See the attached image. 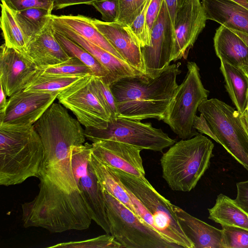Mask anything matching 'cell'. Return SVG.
Instances as JSON below:
<instances>
[{
  "mask_svg": "<svg viewBox=\"0 0 248 248\" xmlns=\"http://www.w3.org/2000/svg\"><path fill=\"white\" fill-rule=\"evenodd\" d=\"M181 62L170 64L155 78L142 74L122 78L110 89L116 100L118 117L132 120H163L178 86Z\"/></svg>",
  "mask_w": 248,
  "mask_h": 248,
  "instance_id": "obj_1",
  "label": "cell"
},
{
  "mask_svg": "<svg viewBox=\"0 0 248 248\" xmlns=\"http://www.w3.org/2000/svg\"><path fill=\"white\" fill-rule=\"evenodd\" d=\"M43 157V144L33 125L0 124V185L38 178Z\"/></svg>",
  "mask_w": 248,
  "mask_h": 248,
  "instance_id": "obj_2",
  "label": "cell"
},
{
  "mask_svg": "<svg viewBox=\"0 0 248 248\" xmlns=\"http://www.w3.org/2000/svg\"><path fill=\"white\" fill-rule=\"evenodd\" d=\"M214 144L202 134L170 146L160 158L162 177L174 191L189 192L209 167Z\"/></svg>",
  "mask_w": 248,
  "mask_h": 248,
  "instance_id": "obj_3",
  "label": "cell"
},
{
  "mask_svg": "<svg viewBox=\"0 0 248 248\" xmlns=\"http://www.w3.org/2000/svg\"><path fill=\"white\" fill-rule=\"evenodd\" d=\"M112 168V167H111ZM124 186L150 214L154 228L169 242L183 248H194L182 229L172 204L159 194L144 177H138L112 168Z\"/></svg>",
  "mask_w": 248,
  "mask_h": 248,
  "instance_id": "obj_4",
  "label": "cell"
},
{
  "mask_svg": "<svg viewBox=\"0 0 248 248\" xmlns=\"http://www.w3.org/2000/svg\"><path fill=\"white\" fill-rule=\"evenodd\" d=\"M218 143L248 171V133L241 114L217 98L205 99L198 107Z\"/></svg>",
  "mask_w": 248,
  "mask_h": 248,
  "instance_id": "obj_5",
  "label": "cell"
},
{
  "mask_svg": "<svg viewBox=\"0 0 248 248\" xmlns=\"http://www.w3.org/2000/svg\"><path fill=\"white\" fill-rule=\"evenodd\" d=\"M187 68L186 75L178 86L162 120L182 140L199 134L193 127L194 120L199 105L209 93L202 83L197 64L188 62Z\"/></svg>",
  "mask_w": 248,
  "mask_h": 248,
  "instance_id": "obj_6",
  "label": "cell"
},
{
  "mask_svg": "<svg viewBox=\"0 0 248 248\" xmlns=\"http://www.w3.org/2000/svg\"><path fill=\"white\" fill-rule=\"evenodd\" d=\"M110 234L126 248H180L166 240L103 189Z\"/></svg>",
  "mask_w": 248,
  "mask_h": 248,
  "instance_id": "obj_7",
  "label": "cell"
},
{
  "mask_svg": "<svg viewBox=\"0 0 248 248\" xmlns=\"http://www.w3.org/2000/svg\"><path fill=\"white\" fill-rule=\"evenodd\" d=\"M84 132L86 139L93 143L112 140L155 152H162L176 142L161 129L154 127L150 123L123 117L109 121L105 129L85 128Z\"/></svg>",
  "mask_w": 248,
  "mask_h": 248,
  "instance_id": "obj_8",
  "label": "cell"
},
{
  "mask_svg": "<svg viewBox=\"0 0 248 248\" xmlns=\"http://www.w3.org/2000/svg\"><path fill=\"white\" fill-rule=\"evenodd\" d=\"M93 75L84 76L61 91L57 98L69 109L85 128L105 129L110 118L97 97L92 86Z\"/></svg>",
  "mask_w": 248,
  "mask_h": 248,
  "instance_id": "obj_9",
  "label": "cell"
},
{
  "mask_svg": "<svg viewBox=\"0 0 248 248\" xmlns=\"http://www.w3.org/2000/svg\"><path fill=\"white\" fill-rule=\"evenodd\" d=\"M174 39V26L165 0L151 32L150 44L141 47L145 75L155 78L171 62Z\"/></svg>",
  "mask_w": 248,
  "mask_h": 248,
  "instance_id": "obj_10",
  "label": "cell"
},
{
  "mask_svg": "<svg viewBox=\"0 0 248 248\" xmlns=\"http://www.w3.org/2000/svg\"><path fill=\"white\" fill-rule=\"evenodd\" d=\"M61 91L23 90L10 97L0 124L33 125L54 102Z\"/></svg>",
  "mask_w": 248,
  "mask_h": 248,
  "instance_id": "obj_11",
  "label": "cell"
},
{
  "mask_svg": "<svg viewBox=\"0 0 248 248\" xmlns=\"http://www.w3.org/2000/svg\"><path fill=\"white\" fill-rule=\"evenodd\" d=\"M207 20L200 0H191L177 11L174 26V39L171 62L186 59Z\"/></svg>",
  "mask_w": 248,
  "mask_h": 248,
  "instance_id": "obj_12",
  "label": "cell"
},
{
  "mask_svg": "<svg viewBox=\"0 0 248 248\" xmlns=\"http://www.w3.org/2000/svg\"><path fill=\"white\" fill-rule=\"evenodd\" d=\"M35 63L27 55L1 45L0 52V85L11 97L26 89L39 74Z\"/></svg>",
  "mask_w": 248,
  "mask_h": 248,
  "instance_id": "obj_13",
  "label": "cell"
},
{
  "mask_svg": "<svg viewBox=\"0 0 248 248\" xmlns=\"http://www.w3.org/2000/svg\"><path fill=\"white\" fill-rule=\"evenodd\" d=\"M142 150L118 141L102 140L92 143V152L100 161L113 168L144 177L145 172L140 155Z\"/></svg>",
  "mask_w": 248,
  "mask_h": 248,
  "instance_id": "obj_14",
  "label": "cell"
},
{
  "mask_svg": "<svg viewBox=\"0 0 248 248\" xmlns=\"http://www.w3.org/2000/svg\"><path fill=\"white\" fill-rule=\"evenodd\" d=\"M91 21L124 61L145 75L140 47L127 26L117 22H108L95 18H91Z\"/></svg>",
  "mask_w": 248,
  "mask_h": 248,
  "instance_id": "obj_15",
  "label": "cell"
},
{
  "mask_svg": "<svg viewBox=\"0 0 248 248\" xmlns=\"http://www.w3.org/2000/svg\"><path fill=\"white\" fill-rule=\"evenodd\" d=\"M52 21L55 31L84 48L108 70L109 73L110 85L122 78L143 74L136 70L125 61L92 43L65 25L53 20Z\"/></svg>",
  "mask_w": 248,
  "mask_h": 248,
  "instance_id": "obj_16",
  "label": "cell"
},
{
  "mask_svg": "<svg viewBox=\"0 0 248 248\" xmlns=\"http://www.w3.org/2000/svg\"><path fill=\"white\" fill-rule=\"evenodd\" d=\"M207 20L248 35V9L233 0H202Z\"/></svg>",
  "mask_w": 248,
  "mask_h": 248,
  "instance_id": "obj_17",
  "label": "cell"
},
{
  "mask_svg": "<svg viewBox=\"0 0 248 248\" xmlns=\"http://www.w3.org/2000/svg\"><path fill=\"white\" fill-rule=\"evenodd\" d=\"M179 223L194 248H223L222 231L196 218L174 204Z\"/></svg>",
  "mask_w": 248,
  "mask_h": 248,
  "instance_id": "obj_18",
  "label": "cell"
},
{
  "mask_svg": "<svg viewBox=\"0 0 248 248\" xmlns=\"http://www.w3.org/2000/svg\"><path fill=\"white\" fill-rule=\"evenodd\" d=\"M27 56L38 67L55 65L71 58L55 36L52 19L44 30L29 44Z\"/></svg>",
  "mask_w": 248,
  "mask_h": 248,
  "instance_id": "obj_19",
  "label": "cell"
},
{
  "mask_svg": "<svg viewBox=\"0 0 248 248\" xmlns=\"http://www.w3.org/2000/svg\"><path fill=\"white\" fill-rule=\"evenodd\" d=\"M214 45L220 62L239 67L248 65V45L232 30L221 25L215 33Z\"/></svg>",
  "mask_w": 248,
  "mask_h": 248,
  "instance_id": "obj_20",
  "label": "cell"
},
{
  "mask_svg": "<svg viewBox=\"0 0 248 248\" xmlns=\"http://www.w3.org/2000/svg\"><path fill=\"white\" fill-rule=\"evenodd\" d=\"M79 187L90 207L92 220L106 233L110 234L103 189L89 162L87 172L80 179Z\"/></svg>",
  "mask_w": 248,
  "mask_h": 248,
  "instance_id": "obj_21",
  "label": "cell"
},
{
  "mask_svg": "<svg viewBox=\"0 0 248 248\" xmlns=\"http://www.w3.org/2000/svg\"><path fill=\"white\" fill-rule=\"evenodd\" d=\"M89 163L94 172L103 189L112 195L138 217L130 196L120 177L110 166L98 159L91 153ZM139 218V217H138Z\"/></svg>",
  "mask_w": 248,
  "mask_h": 248,
  "instance_id": "obj_22",
  "label": "cell"
},
{
  "mask_svg": "<svg viewBox=\"0 0 248 248\" xmlns=\"http://www.w3.org/2000/svg\"><path fill=\"white\" fill-rule=\"evenodd\" d=\"M51 18L53 20L65 25L92 43L124 60L108 40L93 25L91 18L81 15H51Z\"/></svg>",
  "mask_w": 248,
  "mask_h": 248,
  "instance_id": "obj_23",
  "label": "cell"
},
{
  "mask_svg": "<svg viewBox=\"0 0 248 248\" xmlns=\"http://www.w3.org/2000/svg\"><path fill=\"white\" fill-rule=\"evenodd\" d=\"M208 218L221 225L237 227L248 230V214L228 196L220 193L214 206L208 209Z\"/></svg>",
  "mask_w": 248,
  "mask_h": 248,
  "instance_id": "obj_24",
  "label": "cell"
},
{
  "mask_svg": "<svg viewBox=\"0 0 248 248\" xmlns=\"http://www.w3.org/2000/svg\"><path fill=\"white\" fill-rule=\"evenodd\" d=\"M220 69L224 78L225 88L237 108L243 114L246 111L248 79L240 67L221 61Z\"/></svg>",
  "mask_w": 248,
  "mask_h": 248,
  "instance_id": "obj_25",
  "label": "cell"
},
{
  "mask_svg": "<svg viewBox=\"0 0 248 248\" xmlns=\"http://www.w3.org/2000/svg\"><path fill=\"white\" fill-rule=\"evenodd\" d=\"M12 11L28 45L44 30L51 20V11L45 9L34 8Z\"/></svg>",
  "mask_w": 248,
  "mask_h": 248,
  "instance_id": "obj_26",
  "label": "cell"
},
{
  "mask_svg": "<svg viewBox=\"0 0 248 248\" xmlns=\"http://www.w3.org/2000/svg\"><path fill=\"white\" fill-rule=\"evenodd\" d=\"M0 28L5 44L8 47L27 55L28 44L13 12L1 0Z\"/></svg>",
  "mask_w": 248,
  "mask_h": 248,
  "instance_id": "obj_27",
  "label": "cell"
},
{
  "mask_svg": "<svg viewBox=\"0 0 248 248\" xmlns=\"http://www.w3.org/2000/svg\"><path fill=\"white\" fill-rule=\"evenodd\" d=\"M54 34L58 42L70 57H75L81 61L91 69L94 76L101 78L105 83L110 86L109 72L90 53L55 30Z\"/></svg>",
  "mask_w": 248,
  "mask_h": 248,
  "instance_id": "obj_28",
  "label": "cell"
},
{
  "mask_svg": "<svg viewBox=\"0 0 248 248\" xmlns=\"http://www.w3.org/2000/svg\"><path fill=\"white\" fill-rule=\"evenodd\" d=\"M84 76L39 74L25 89L33 91H61Z\"/></svg>",
  "mask_w": 248,
  "mask_h": 248,
  "instance_id": "obj_29",
  "label": "cell"
},
{
  "mask_svg": "<svg viewBox=\"0 0 248 248\" xmlns=\"http://www.w3.org/2000/svg\"><path fill=\"white\" fill-rule=\"evenodd\" d=\"M39 74L62 76H85L93 75L91 69L83 62L75 57L60 64L48 66L38 67Z\"/></svg>",
  "mask_w": 248,
  "mask_h": 248,
  "instance_id": "obj_30",
  "label": "cell"
},
{
  "mask_svg": "<svg viewBox=\"0 0 248 248\" xmlns=\"http://www.w3.org/2000/svg\"><path fill=\"white\" fill-rule=\"evenodd\" d=\"M92 82L94 93L108 113L110 121L116 119L119 115L117 105L109 86L105 83L101 78L94 76L92 77Z\"/></svg>",
  "mask_w": 248,
  "mask_h": 248,
  "instance_id": "obj_31",
  "label": "cell"
},
{
  "mask_svg": "<svg viewBox=\"0 0 248 248\" xmlns=\"http://www.w3.org/2000/svg\"><path fill=\"white\" fill-rule=\"evenodd\" d=\"M92 148V144L85 142L82 145L73 146L71 149L73 171L79 186L80 178L86 174L87 170Z\"/></svg>",
  "mask_w": 248,
  "mask_h": 248,
  "instance_id": "obj_32",
  "label": "cell"
},
{
  "mask_svg": "<svg viewBox=\"0 0 248 248\" xmlns=\"http://www.w3.org/2000/svg\"><path fill=\"white\" fill-rule=\"evenodd\" d=\"M48 248H122V246L111 234L106 233L90 239L64 242Z\"/></svg>",
  "mask_w": 248,
  "mask_h": 248,
  "instance_id": "obj_33",
  "label": "cell"
},
{
  "mask_svg": "<svg viewBox=\"0 0 248 248\" xmlns=\"http://www.w3.org/2000/svg\"><path fill=\"white\" fill-rule=\"evenodd\" d=\"M151 1V0H147L140 13L132 22L127 26L140 48L148 46L150 44L151 35L147 25L146 14Z\"/></svg>",
  "mask_w": 248,
  "mask_h": 248,
  "instance_id": "obj_34",
  "label": "cell"
},
{
  "mask_svg": "<svg viewBox=\"0 0 248 248\" xmlns=\"http://www.w3.org/2000/svg\"><path fill=\"white\" fill-rule=\"evenodd\" d=\"M223 248H248V230L221 225Z\"/></svg>",
  "mask_w": 248,
  "mask_h": 248,
  "instance_id": "obj_35",
  "label": "cell"
},
{
  "mask_svg": "<svg viewBox=\"0 0 248 248\" xmlns=\"http://www.w3.org/2000/svg\"><path fill=\"white\" fill-rule=\"evenodd\" d=\"M147 0H118V13L115 22L129 26L140 13Z\"/></svg>",
  "mask_w": 248,
  "mask_h": 248,
  "instance_id": "obj_36",
  "label": "cell"
},
{
  "mask_svg": "<svg viewBox=\"0 0 248 248\" xmlns=\"http://www.w3.org/2000/svg\"><path fill=\"white\" fill-rule=\"evenodd\" d=\"M13 11H21L29 8H42L52 12L55 0H1Z\"/></svg>",
  "mask_w": 248,
  "mask_h": 248,
  "instance_id": "obj_37",
  "label": "cell"
},
{
  "mask_svg": "<svg viewBox=\"0 0 248 248\" xmlns=\"http://www.w3.org/2000/svg\"><path fill=\"white\" fill-rule=\"evenodd\" d=\"M102 16L103 21H116L118 13V0H98L92 5Z\"/></svg>",
  "mask_w": 248,
  "mask_h": 248,
  "instance_id": "obj_38",
  "label": "cell"
},
{
  "mask_svg": "<svg viewBox=\"0 0 248 248\" xmlns=\"http://www.w3.org/2000/svg\"><path fill=\"white\" fill-rule=\"evenodd\" d=\"M164 0H151L147 9L146 22L151 35L152 28L156 21Z\"/></svg>",
  "mask_w": 248,
  "mask_h": 248,
  "instance_id": "obj_39",
  "label": "cell"
},
{
  "mask_svg": "<svg viewBox=\"0 0 248 248\" xmlns=\"http://www.w3.org/2000/svg\"><path fill=\"white\" fill-rule=\"evenodd\" d=\"M237 196L235 200L248 214V180L236 183Z\"/></svg>",
  "mask_w": 248,
  "mask_h": 248,
  "instance_id": "obj_40",
  "label": "cell"
},
{
  "mask_svg": "<svg viewBox=\"0 0 248 248\" xmlns=\"http://www.w3.org/2000/svg\"><path fill=\"white\" fill-rule=\"evenodd\" d=\"M193 127L201 134H204L218 143V140L202 114L196 115L193 122Z\"/></svg>",
  "mask_w": 248,
  "mask_h": 248,
  "instance_id": "obj_41",
  "label": "cell"
},
{
  "mask_svg": "<svg viewBox=\"0 0 248 248\" xmlns=\"http://www.w3.org/2000/svg\"><path fill=\"white\" fill-rule=\"evenodd\" d=\"M98 0H55L54 9L55 10L76 5H92L93 3Z\"/></svg>",
  "mask_w": 248,
  "mask_h": 248,
  "instance_id": "obj_42",
  "label": "cell"
},
{
  "mask_svg": "<svg viewBox=\"0 0 248 248\" xmlns=\"http://www.w3.org/2000/svg\"><path fill=\"white\" fill-rule=\"evenodd\" d=\"M171 21L174 26L175 18L178 9L177 0H165Z\"/></svg>",
  "mask_w": 248,
  "mask_h": 248,
  "instance_id": "obj_43",
  "label": "cell"
},
{
  "mask_svg": "<svg viewBox=\"0 0 248 248\" xmlns=\"http://www.w3.org/2000/svg\"><path fill=\"white\" fill-rule=\"evenodd\" d=\"M6 94L5 93L2 86L0 85V117L2 116L6 110L8 100L6 99Z\"/></svg>",
  "mask_w": 248,
  "mask_h": 248,
  "instance_id": "obj_44",
  "label": "cell"
},
{
  "mask_svg": "<svg viewBox=\"0 0 248 248\" xmlns=\"http://www.w3.org/2000/svg\"><path fill=\"white\" fill-rule=\"evenodd\" d=\"M241 119L248 133V113L245 112L241 115Z\"/></svg>",
  "mask_w": 248,
  "mask_h": 248,
  "instance_id": "obj_45",
  "label": "cell"
},
{
  "mask_svg": "<svg viewBox=\"0 0 248 248\" xmlns=\"http://www.w3.org/2000/svg\"><path fill=\"white\" fill-rule=\"evenodd\" d=\"M232 31L238 35L248 45V35L237 31Z\"/></svg>",
  "mask_w": 248,
  "mask_h": 248,
  "instance_id": "obj_46",
  "label": "cell"
},
{
  "mask_svg": "<svg viewBox=\"0 0 248 248\" xmlns=\"http://www.w3.org/2000/svg\"><path fill=\"white\" fill-rule=\"evenodd\" d=\"M248 9V0H233Z\"/></svg>",
  "mask_w": 248,
  "mask_h": 248,
  "instance_id": "obj_47",
  "label": "cell"
},
{
  "mask_svg": "<svg viewBox=\"0 0 248 248\" xmlns=\"http://www.w3.org/2000/svg\"><path fill=\"white\" fill-rule=\"evenodd\" d=\"M191 0H177L178 8H180L186 2Z\"/></svg>",
  "mask_w": 248,
  "mask_h": 248,
  "instance_id": "obj_48",
  "label": "cell"
},
{
  "mask_svg": "<svg viewBox=\"0 0 248 248\" xmlns=\"http://www.w3.org/2000/svg\"><path fill=\"white\" fill-rule=\"evenodd\" d=\"M240 68L243 70L248 79V65L243 66Z\"/></svg>",
  "mask_w": 248,
  "mask_h": 248,
  "instance_id": "obj_49",
  "label": "cell"
},
{
  "mask_svg": "<svg viewBox=\"0 0 248 248\" xmlns=\"http://www.w3.org/2000/svg\"><path fill=\"white\" fill-rule=\"evenodd\" d=\"M245 112H246L248 113V93L247 97V102H246V107Z\"/></svg>",
  "mask_w": 248,
  "mask_h": 248,
  "instance_id": "obj_50",
  "label": "cell"
}]
</instances>
